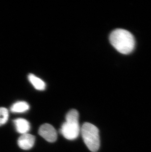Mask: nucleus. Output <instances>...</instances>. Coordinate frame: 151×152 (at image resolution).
Wrapping results in <instances>:
<instances>
[{
	"mask_svg": "<svg viewBox=\"0 0 151 152\" xmlns=\"http://www.w3.org/2000/svg\"><path fill=\"white\" fill-rule=\"evenodd\" d=\"M110 42L114 48L123 54H128L134 50L135 40L133 34L124 29H116L110 36Z\"/></svg>",
	"mask_w": 151,
	"mask_h": 152,
	"instance_id": "1",
	"label": "nucleus"
},
{
	"mask_svg": "<svg viewBox=\"0 0 151 152\" xmlns=\"http://www.w3.org/2000/svg\"><path fill=\"white\" fill-rule=\"evenodd\" d=\"M65 118V122L61 126L60 132L66 139L74 140L78 137L81 131L78 123V112L76 109L70 110L66 115Z\"/></svg>",
	"mask_w": 151,
	"mask_h": 152,
	"instance_id": "2",
	"label": "nucleus"
},
{
	"mask_svg": "<svg viewBox=\"0 0 151 152\" xmlns=\"http://www.w3.org/2000/svg\"><path fill=\"white\" fill-rule=\"evenodd\" d=\"M81 136L84 143L92 152H97L100 146L98 129L92 124L85 123L81 127Z\"/></svg>",
	"mask_w": 151,
	"mask_h": 152,
	"instance_id": "3",
	"label": "nucleus"
},
{
	"mask_svg": "<svg viewBox=\"0 0 151 152\" xmlns=\"http://www.w3.org/2000/svg\"><path fill=\"white\" fill-rule=\"evenodd\" d=\"M38 134L48 142H55L57 139V131L53 126L49 124L41 125L39 129Z\"/></svg>",
	"mask_w": 151,
	"mask_h": 152,
	"instance_id": "4",
	"label": "nucleus"
},
{
	"mask_svg": "<svg viewBox=\"0 0 151 152\" xmlns=\"http://www.w3.org/2000/svg\"><path fill=\"white\" fill-rule=\"evenodd\" d=\"M36 137L30 134H22L18 140V145L22 149L28 150L31 149L35 143Z\"/></svg>",
	"mask_w": 151,
	"mask_h": 152,
	"instance_id": "5",
	"label": "nucleus"
},
{
	"mask_svg": "<svg viewBox=\"0 0 151 152\" xmlns=\"http://www.w3.org/2000/svg\"><path fill=\"white\" fill-rule=\"evenodd\" d=\"M15 126L16 129L19 134H27L30 129V124L26 119L18 118L15 119L13 121Z\"/></svg>",
	"mask_w": 151,
	"mask_h": 152,
	"instance_id": "6",
	"label": "nucleus"
},
{
	"mask_svg": "<svg viewBox=\"0 0 151 152\" xmlns=\"http://www.w3.org/2000/svg\"><path fill=\"white\" fill-rule=\"evenodd\" d=\"M28 78L30 83L37 90L42 91L45 89V83L40 78L38 77L33 74H30L28 76Z\"/></svg>",
	"mask_w": 151,
	"mask_h": 152,
	"instance_id": "7",
	"label": "nucleus"
},
{
	"mask_svg": "<svg viewBox=\"0 0 151 152\" xmlns=\"http://www.w3.org/2000/svg\"><path fill=\"white\" fill-rule=\"evenodd\" d=\"M30 109L29 104L25 102H18L14 103L10 108L13 113H23Z\"/></svg>",
	"mask_w": 151,
	"mask_h": 152,
	"instance_id": "8",
	"label": "nucleus"
},
{
	"mask_svg": "<svg viewBox=\"0 0 151 152\" xmlns=\"http://www.w3.org/2000/svg\"><path fill=\"white\" fill-rule=\"evenodd\" d=\"M9 117V110L6 108L0 107V126L7 122Z\"/></svg>",
	"mask_w": 151,
	"mask_h": 152,
	"instance_id": "9",
	"label": "nucleus"
}]
</instances>
